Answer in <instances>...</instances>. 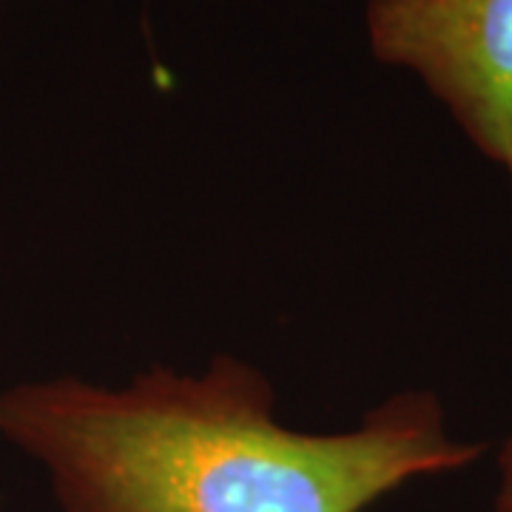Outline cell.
<instances>
[{"label": "cell", "instance_id": "cell-3", "mask_svg": "<svg viewBox=\"0 0 512 512\" xmlns=\"http://www.w3.org/2000/svg\"><path fill=\"white\" fill-rule=\"evenodd\" d=\"M498 473H501V484L495 495V512H512V433L498 453Z\"/></svg>", "mask_w": 512, "mask_h": 512}, {"label": "cell", "instance_id": "cell-1", "mask_svg": "<svg viewBox=\"0 0 512 512\" xmlns=\"http://www.w3.org/2000/svg\"><path fill=\"white\" fill-rule=\"evenodd\" d=\"M0 433L49 473L63 512H365L410 478L473 464L427 390L350 433L274 419V387L231 356L200 376L151 367L120 390L80 379L0 393Z\"/></svg>", "mask_w": 512, "mask_h": 512}, {"label": "cell", "instance_id": "cell-2", "mask_svg": "<svg viewBox=\"0 0 512 512\" xmlns=\"http://www.w3.org/2000/svg\"><path fill=\"white\" fill-rule=\"evenodd\" d=\"M376 60L419 77L512 183V0H370Z\"/></svg>", "mask_w": 512, "mask_h": 512}]
</instances>
